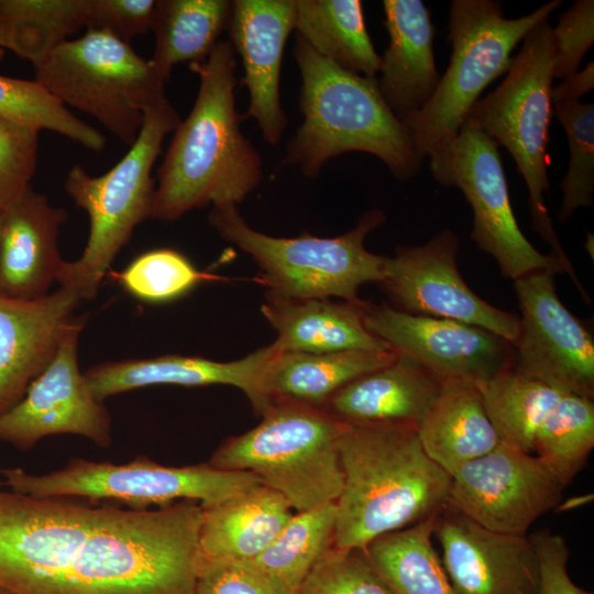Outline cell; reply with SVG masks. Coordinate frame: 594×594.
I'll list each match as a JSON object with an SVG mask.
<instances>
[{
  "label": "cell",
  "instance_id": "obj_42",
  "mask_svg": "<svg viewBox=\"0 0 594 594\" xmlns=\"http://www.w3.org/2000/svg\"><path fill=\"white\" fill-rule=\"evenodd\" d=\"M155 0H86V30L101 31L130 43L152 28Z\"/></svg>",
  "mask_w": 594,
  "mask_h": 594
},
{
  "label": "cell",
  "instance_id": "obj_25",
  "mask_svg": "<svg viewBox=\"0 0 594 594\" xmlns=\"http://www.w3.org/2000/svg\"><path fill=\"white\" fill-rule=\"evenodd\" d=\"M364 302L297 299L268 293L261 309L276 331L273 344L279 351L321 354L392 350L365 327Z\"/></svg>",
  "mask_w": 594,
  "mask_h": 594
},
{
  "label": "cell",
  "instance_id": "obj_22",
  "mask_svg": "<svg viewBox=\"0 0 594 594\" xmlns=\"http://www.w3.org/2000/svg\"><path fill=\"white\" fill-rule=\"evenodd\" d=\"M67 211L29 187L4 210L0 241V294L21 299L44 296L64 262L58 248Z\"/></svg>",
  "mask_w": 594,
  "mask_h": 594
},
{
  "label": "cell",
  "instance_id": "obj_6",
  "mask_svg": "<svg viewBox=\"0 0 594 594\" xmlns=\"http://www.w3.org/2000/svg\"><path fill=\"white\" fill-rule=\"evenodd\" d=\"M261 422L226 439L208 464L248 471L297 512L337 502L343 487L338 438L343 424L318 407L272 402Z\"/></svg>",
  "mask_w": 594,
  "mask_h": 594
},
{
  "label": "cell",
  "instance_id": "obj_34",
  "mask_svg": "<svg viewBox=\"0 0 594 594\" xmlns=\"http://www.w3.org/2000/svg\"><path fill=\"white\" fill-rule=\"evenodd\" d=\"M86 0H0V48L42 63L85 28Z\"/></svg>",
  "mask_w": 594,
  "mask_h": 594
},
{
  "label": "cell",
  "instance_id": "obj_18",
  "mask_svg": "<svg viewBox=\"0 0 594 594\" xmlns=\"http://www.w3.org/2000/svg\"><path fill=\"white\" fill-rule=\"evenodd\" d=\"M433 536L458 594H538V559L527 535L490 530L447 505Z\"/></svg>",
  "mask_w": 594,
  "mask_h": 594
},
{
  "label": "cell",
  "instance_id": "obj_3",
  "mask_svg": "<svg viewBox=\"0 0 594 594\" xmlns=\"http://www.w3.org/2000/svg\"><path fill=\"white\" fill-rule=\"evenodd\" d=\"M338 449L343 487L333 547L363 550L448 505L451 476L426 454L417 426L343 424Z\"/></svg>",
  "mask_w": 594,
  "mask_h": 594
},
{
  "label": "cell",
  "instance_id": "obj_15",
  "mask_svg": "<svg viewBox=\"0 0 594 594\" xmlns=\"http://www.w3.org/2000/svg\"><path fill=\"white\" fill-rule=\"evenodd\" d=\"M552 271L514 280L520 309L513 367L560 392L592 398L594 340L561 302Z\"/></svg>",
  "mask_w": 594,
  "mask_h": 594
},
{
  "label": "cell",
  "instance_id": "obj_11",
  "mask_svg": "<svg viewBox=\"0 0 594 594\" xmlns=\"http://www.w3.org/2000/svg\"><path fill=\"white\" fill-rule=\"evenodd\" d=\"M0 485L36 497H74L111 501L132 509L166 507L179 501H193L209 507L261 484L248 471H227L208 463L168 466L146 457L125 464L95 462L73 458L61 470L35 475L22 468L0 469Z\"/></svg>",
  "mask_w": 594,
  "mask_h": 594
},
{
  "label": "cell",
  "instance_id": "obj_29",
  "mask_svg": "<svg viewBox=\"0 0 594 594\" xmlns=\"http://www.w3.org/2000/svg\"><path fill=\"white\" fill-rule=\"evenodd\" d=\"M294 30L326 59L376 78L382 58L366 30L360 0H295Z\"/></svg>",
  "mask_w": 594,
  "mask_h": 594
},
{
  "label": "cell",
  "instance_id": "obj_28",
  "mask_svg": "<svg viewBox=\"0 0 594 594\" xmlns=\"http://www.w3.org/2000/svg\"><path fill=\"white\" fill-rule=\"evenodd\" d=\"M396 355L394 350L315 354L276 348L263 373L254 411L260 415L270 403L277 400L321 408L340 388L387 365Z\"/></svg>",
  "mask_w": 594,
  "mask_h": 594
},
{
  "label": "cell",
  "instance_id": "obj_39",
  "mask_svg": "<svg viewBox=\"0 0 594 594\" xmlns=\"http://www.w3.org/2000/svg\"><path fill=\"white\" fill-rule=\"evenodd\" d=\"M297 594H395L362 549L332 547Z\"/></svg>",
  "mask_w": 594,
  "mask_h": 594
},
{
  "label": "cell",
  "instance_id": "obj_14",
  "mask_svg": "<svg viewBox=\"0 0 594 594\" xmlns=\"http://www.w3.org/2000/svg\"><path fill=\"white\" fill-rule=\"evenodd\" d=\"M565 486L539 457L499 442L451 475L448 505L490 530L527 535Z\"/></svg>",
  "mask_w": 594,
  "mask_h": 594
},
{
  "label": "cell",
  "instance_id": "obj_32",
  "mask_svg": "<svg viewBox=\"0 0 594 594\" xmlns=\"http://www.w3.org/2000/svg\"><path fill=\"white\" fill-rule=\"evenodd\" d=\"M336 526L337 502L297 512L272 543L245 563L297 594L318 561L334 546Z\"/></svg>",
  "mask_w": 594,
  "mask_h": 594
},
{
  "label": "cell",
  "instance_id": "obj_47",
  "mask_svg": "<svg viewBox=\"0 0 594 594\" xmlns=\"http://www.w3.org/2000/svg\"><path fill=\"white\" fill-rule=\"evenodd\" d=\"M0 594H12V593L0 587Z\"/></svg>",
  "mask_w": 594,
  "mask_h": 594
},
{
  "label": "cell",
  "instance_id": "obj_1",
  "mask_svg": "<svg viewBox=\"0 0 594 594\" xmlns=\"http://www.w3.org/2000/svg\"><path fill=\"white\" fill-rule=\"evenodd\" d=\"M200 504L156 509L0 491V587L12 594H195Z\"/></svg>",
  "mask_w": 594,
  "mask_h": 594
},
{
  "label": "cell",
  "instance_id": "obj_43",
  "mask_svg": "<svg viewBox=\"0 0 594 594\" xmlns=\"http://www.w3.org/2000/svg\"><path fill=\"white\" fill-rule=\"evenodd\" d=\"M195 594H292L245 562L200 561Z\"/></svg>",
  "mask_w": 594,
  "mask_h": 594
},
{
  "label": "cell",
  "instance_id": "obj_21",
  "mask_svg": "<svg viewBox=\"0 0 594 594\" xmlns=\"http://www.w3.org/2000/svg\"><path fill=\"white\" fill-rule=\"evenodd\" d=\"M275 351L272 343L230 362L177 354L124 359L94 365L84 374L91 392L101 402L153 385L196 387L220 384L241 389L254 409L263 373Z\"/></svg>",
  "mask_w": 594,
  "mask_h": 594
},
{
  "label": "cell",
  "instance_id": "obj_37",
  "mask_svg": "<svg viewBox=\"0 0 594 594\" xmlns=\"http://www.w3.org/2000/svg\"><path fill=\"white\" fill-rule=\"evenodd\" d=\"M552 113L562 124L569 144L570 160L562 179L560 221L569 219L581 207L593 206L594 193V103L576 98L551 99Z\"/></svg>",
  "mask_w": 594,
  "mask_h": 594
},
{
  "label": "cell",
  "instance_id": "obj_5",
  "mask_svg": "<svg viewBox=\"0 0 594 594\" xmlns=\"http://www.w3.org/2000/svg\"><path fill=\"white\" fill-rule=\"evenodd\" d=\"M180 120L165 97L144 112L138 139L111 169L100 176L89 175L80 165L69 169L65 190L87 212L89 235L77 260H64L56 282L80 301L97 296L134 229L151 218L155 193L152 169L163 141Z\"/></svg>",
  "mask_w": 594,
  "mask_h": 594
},
{
  "label": "cell",
  "instance_id": "obj_27",
  "mask_svg": "<svg viewBox=\"0 0 594 594\" xmlns=\"http://www.w3.org/2000/svg\"><path fill=\"white\" fill-rule=\"evenodd\" d=\"M426 454L450 476L501 442L474 382L450 378L417 425Z\"/></svg>",
  "mask_w": 594,
  "mask_h": 594
},
{
  "label": "cell",
  "instance_id": "obj_35",
  "mask_svg": "<svg viewBox=\"0 0 594 594\" xmlns=\"http://www.w3.org/2000/svg\"><path fill=\"white\" fill-rule=\"evenodd\" d=\"M594 447L592 398L564 393L539 426L534 451L568 485Z\"/></svg>",
  "mask_w": 594,
  "mask_h": 594
},
{
  "label": "cell",
  "instance_id": "obj_20",
  "mask_svg": "<svg viewBox=\"0 0 594 594\" xmlns=\"http://www.w3.org/2000/svg\"><path fill=\"white\" fill-rule=\"evenodd\" d=\"M79 302L62 287L31 299L0 294V416L51 363Z\"/></svg>",
  "mask_w": 594,
  "mask_h": 594
},
{
  "label": "cell",
  "instance_id": "obj_46",
  "mask_svg": "<svg viewBox=\"0 0 594 594\" xmlns=\"http://www.w3.org/2000/svg\"><path fill=\"white\" fill-rule=\"evenodd\" d=\"M3 217H4V210H0V241H1V232H2V226H3Z\"/></svg>",
  "mask_w": 594,
  "mask_h": 594
},
{
  "label": "cell",
  "instance_id": "obj_12",
  "mask_svg": "<svg viewBox=\"0 0 594 594\" xmlns=\"http://www.w3.org/2000/svg\"><path fill=\"white\" fill-rule=\"evenodd\" d=\"M438 183L458 187L473 210L472 240L494 257L513 280L538 271L565 273L559 261L540 253L515 218L498 145L465 120L457 136L429 157Z\"/></svg>",
  "mask_w": 594,
  "mask_h": 594
},
{
  "label": "cell",
  "instance_id": "obj_2",
  "mask_svg": "<svg viewBox=\"0 0 594 594\" xmlns=\"http://www.w3.org/2000/svg\"><path fill=\"white\" fill-rule=\"evenodd\" d=\"M199 88L189 114L173 131L157 168L151 218L175 221L206 206H237L262 183L263 160L241 132L237 109V58L220 40L189 64Z\"/></svg>",
  "mask_w": 594,
  "mask_h": 594
},
{
  "label": "cell",
  "instance_id": "obj_26",
  "mask_svg": "<svg viewBox=\"0 0 594 594\" xmlns=\"http://www.w3.org/2000/svg\"><path fill=\"white\" fill-rule=\"evenodd\" d=\"M201 508L200 561L212 562L253 560L294 515L288 502L262 483Z\"/></svg>",
  "mask_w": 594,
  "mask_h": 594
},
{
  "label": "cell",
  "instance_id": "obj_7",
  "mask_svg": "<svg viewBox=\"0 0 594 594\" xmlns=\"http://www.w3.org/2000/svg\"><path fill=\"white\" fill-rule=\"evenodd\" d=\"M552 28L548 20L524 37L503 82L479 99L465 120L504 146L513 156L528 194L532 228L581 289L574 268L556 234L544 193L549 190L548 143L552 114Z\"/></svg>",
  "mask_w": 594,
  "mask_h": 594
},
{
  "label": "cell",
  "instance_id": "obj_36",
  "mask_svg": "<svg viewBox=\"0 0 594 594\" xmlns=\"http://www.w3.org/2000/svg\"><path fill=\"white\" fill-rule=\"evenodd\" d=\"M0 120L38 132L53 131L96 152L106 145L98 130L72 113L35 79L0 75Z\"/></svg>",
  "mask_w": 594,
  "mask_h": 594
},
{
  "label": "cell",
  "instance_id": "obj_45",
  "mask_svg": "<svg viewBox=\"0 0 594 594\" xmlns=\"http://www.w3.org/2000/svg\"><path fill=\"white\" fill-rule=\"evenodd\" d=\"M594 87V66L593 62L587 64L584 69L576 72L563 82L552 87L551 99L557 98H576L590 92Z\"/></svg>",
  "mask_w": 594,
  "mask_h": 594
},
{
  "label": "cell",
  "instance_id": "obj_24",
  "mask_svg": "<svg viewBox=\"0 0 594 594\" xmlns=\"http://www.w3.org/2000/svg\"><path fill=\"white\" fill-rule=\"evenodd\" d=\"M442 381L414 358L397 352L387 365L363 374L321 407L342 424L417 426Z\"/></svg>",
  "mask_w": 594,
  "mask_h": 594
},
{
  "label": "cell",
  "instance_id": "obj_41",
  "mask_svg": "<svg viewBox=\"0 0 594 594\" xmlns=\"http://www.w3.org/2000/svg\"><path fill=\"white\" fill-rule=\"evenodd\" d=\"M553 78L566 79L579 72L594 43V1L579 0L565 10L552 29Z\"/></svg>",
  "mask_w": 594,
  "mask_h": 594
},
{
  "label": "cell",
  "instance_id": "obj_30",
  "mask_svg": "<svg viewBox=\"0 0 594 594\" xmlns=\"http://www.w3.org/2000/svg\"><path fill=\"white\" fill-rule=\"evenodd\" d=\"M231 10L230 0H157L150 58L156 70L167 80L177 64L205 59L227 31Z\"/></svg>",
  "mask_w": 594,
  "mask_h": 594
},
{
  "label": "cell",
  "instance_id": "obj_10",
  "mask_svg": "<svg viewBox=\"0 0 594 594\" xmlns=\"http://www.w3.org/2000/svg\"><path fill=\"white\" fill-rule=\"evenodd\" d=\"M34 68L35 80L65 107L91 116L129 147L144 112L166 97L167 80L152 62L101 31L67 40Z\"/></svg>",
  "mask_w": 594,
  "mask_h": 594
},
{
  "label": "cell",
  "instance_id": "obj_44",
  "mask_svg": "<svg viewBox=\"0 0 594 594\" xmlns=\"http://www.w3.org/2000/svg\"><path fill=\"white\" fill-rule=\"evenodd\" d=\"M530 539L538 559V594H593L578 586L569 576L570 552L562 536L542 530Z\"/></svg>",
  "mask_w": 594,
  "mask_h": 594
},
{
  "label": "cell",
  "instance_id": "obj_13",
  "mask_svg": "<svg viewBox=\"0 0 594 594\" xmlns=\"http://www.w3.org/2000/svg\"><path fill=\"white\" fill-rule=\"evenodd\" d=\"M459 246L460 239L450 229L422 245L399 246L394 256L385 257L378 284L399 311L477 326L514 344L519 317L491 305L469 287L457 263Z\"/></svg>",
  "mask_w": 594,
  "mask_h": 594
},
{
  "label": "cell",
  "instance_id": "obj_8",
  "mask_svg": "<svg viewBox=\"0 0 594 594\" xmlns=\"http://www.w3.org/2000/svg\"><path fill=\"white\" fill-rule=\"evenodd\" d=\"M560 6V0H553L526 15L507 19L499 1H452L450 64L427 105L400 119L424 158L436 155L457 136L482 91L510 68L517 44Z\"/></svg>",
  "mask_w": 594,
  "mask_h": 594
},
{
  "label": "cell",
  "instance_id": "obj_40",
  "mask_svg": "<svg viewBox=\"0 0 594 594\" xmlns=\"http://www.w3.org/2000/svg\"><path fill=\"white\" fill-rule=\"evenodd\" d=\"M38 131L0 120V210L25 190L37 165Z\"/></svg>",
  "mask_w": 594,
  "mask_h": 594
},
{
  "label": "cell",
  "instance_id": "obj_48",
  "mask_svg": "<svg viewBox=\"0 0 594 594\" xmlns=\"http://www.w3.org/2000/svg\"><path fill=\"white\" fill-rule=\"evenodd\" d=\"M3 56H4V51L0 48V62L3 58Z\"/></svg>",
  "mask_w": 594,
  "mask_h": 594
},
{
  "label": "cell",
  "instance_id": "obj_19",
  "mask_svg": "<svg viewBox=\"0 0 594 594\" xmlns=\"http://www.w3.org/2000/svg\"><path fill=\"white\" fill-rule=\"evenodd\" d=\"M295 0H234L229 42L241 58L250 96L244 118L256 121L261 135L277 145L287 127L282 107L280 72L286 42L294 30Z\"/></svg>",
  "mask_w": 594,
  "mask_h": 594
},
{
  "label": "cell",
  "instance_id": "obj_9",
  "mask_svg": "<svg viewBox=\"0 0 594 594\" xmlns=\"http://www.w3.org/2000/svg\"><path fill=\"white\" fill-rule=\"evenodd\" d=\"M385 221L380 209L364 212L350 231L333 238L305 232L276 238L251 228L237 206L212 207L209 223L226 241L252 257L271 294L297 299H329L359 304V288L380 283L385 256L367 251L364 240Z\"/></svg>",
  "mask_w": 594,
  "mask_h": 594
},
{
  "label": "cell",
  "instance_id": "obj_38",
  "mask_svg": "<svg viewBox=\"0 0 594 594\" xmlns=\"http://www.w3.org/2000/svg\"><path fill=\"white\" fill-rule=\"evenodd\" d=\"M114 276L128 294L152 304L174 300L202 282L217 279L173 249L144 252Z\"/></svg>",
  "mask_w": 594,
  "mask_h": 594
},
{
  "label": "cell",
  "instance_id": "obj_4",
  "mask_svg": "<svg viewBox=\"0 0 594 594\" xmlns=\"http://www.w3.org/2000/svg\"><path fill=\"white\" fill-rule=\"evenodd\" d=\"M293 57L301 77L304 120L287 144L283 165L316 178L326 163L348 152L380 158L402 182L416 176L424 157L404 122L385 102L377 79L348 72L296 36Z\"/></svg>",
  "mask_w": 594,
  "mask_h": 594
},
{
  "label": "cell",
  "instance_id": "obj_16",
  "mask_svg": "<svg viewBox=\"0 0 594 594\" xmlns=\"http://www.w3.org/2000/svg\"><path fill=\"white\" fill-rule=\"evenodd\" d=\"M86 318L76 317L57 352L22 399L0 416V441L32 449L53 435H77L100 448L112 441L111 418L91 392L78 363V339Z\"/></svg>",
  "mask_w": 594,
  "mask_h": 594
},
{
  "label": "cell",
  "instance_id": "obj_23",
  "mask_svg": "<svg viewBox=\"0 0 594 594\" xmlns=\"http://www.w3.org/2000/svg\"><path fill=\"white\" fill-rule=\"evenodd\" d=\"M389 45L381 56L378 89L403 119L421 110L440 80L433 54L435 28L421 0H384Z\"/></svg>",
  "mask_w": 594,
  "mask_h": 594
},
{
  "label": "cell",
  "instance_id": "obj_33",
  "mask_svg": "<svg viewBox=\"0 0 594 594\" xmlns=\"http://www.w3.org/2000/svg\"><path fill=\"white\" fill-rule=\"evenodd\" d=\"M475 384L501 442L528 453L542 420L564 394L513 365Z\"/></svg>",
  "mask_w": 594,
  "mask_h": 594
},
{
  "label": "cell",
  "instance_id": "obj_31",
  "mask_svg": "<svg viewBox=\"0 0 594 594\" xmlns=\"http://www.w3.org/2000/svg\"><path fill=\"white\" fill-rule=\"evenodd\" d=\"M437 516L381 536L363 549L395 594H458L432 543Z\"/></svg>",
  "mask_w": 594,
  "mask_h": 594
},
{
  "label": "cell",
  "instance_id": "obj_17",
  "mask_svg": "<svg viewBox=\"0 0 594 594\" xmlns=\"http://www.w3.org/2000/svg\"><path fill=\"white\" fill-rule=\"evenodd\" d=\"M363 321L392 350L407 354L441 381L480 383L512 366L514 345L477 326L364 302Z\"/></svg>",
  "mask_w": 594,
  "mask_h": 594
}]
</instances>
